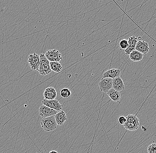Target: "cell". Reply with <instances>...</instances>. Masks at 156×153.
<instances>
[{
    "instance_id": "6da1fadb",
    "label": "cell",
    "mask_w": 156,
    "mask_h": 153,
    "mask_svg": "<svg viewBox=\"0 0 156 153\" xmlns=\"http://www.w3.org/2000/svg\"><path fill=\"white\" fill-rule=\"evenodd\" d=\"M41 126L47 132L53 131L57 127V124L55 119V116L43 117L41 122Z\"/></svg>"
},
{
    "instance_id": "7a4b0ae2",
    "label": "cell",
    "mask_w": 156,
    "mask_h": 153,
    "mask_svg": "<svg viewBox=\"0 0 156 153\" xmlns=\"http://www.w3.org/2000/svg\"><path fill=\"white\" fill-rule=\"evenodd\" d=\"M40 64L38 71L40 74L45 76L51 73L52 70L50 65V61L47 59L45 54L40 55Z\"/></svg>"
},
{
    "instance_id": "3957f363",
    "label": "cell",
    "mask_w": 156,
    "mask_h": 153,
    "mask_svg": "<svg viewBox=\"0 0 156 153\" xmlns=\"http://www.w3.org/2000/svg\"><path fill=\"white\" fill-rule=\"evenodd\" d=\"M28 62L32 70H37L40 64V55L36 53H33L28 56Z\"/></svg>"
},
{
    "instance_id": "277c9868",
    "label": "cell",
    "mask_w": 156,
    "mask_h": 153,
    "mask_svg": "<svg viewBox=\"0 0 156 153\" xmlns=\"http://www.w3.org/2000/svg\"><path fill=\"white\" fill-rule=\"evenodd\" d=\"M45 55L47 59L50 61L59 62L62 59L61 54L59 51L56 49L47 51Z\"/></svg>"
},
{
    "instance_id": "5b68a950",
    "label": "cell",
    "mask_w": 156,
    "mask_h": 153,
    "mask_svg": "<svg viewBox=\"0 0 156 153\" xmlns=\"http://www.w3.org/2000/svg\"><path fill=\"white\" fill-rule=\"evenodd\" d=\"M42 103L43 105L53 109L58 112H60L62 109L61 105L56 100H47L44 98L42 100Z\"/></svg>"
},
{
    "instance_id": "8992f818",
    "label": "cell",
    "mask_w": 156,
    "mask_h": 153,
    "mask_svg": "<svg viewBox=\"0 0 156 153\" xmlns=\"http://www.w3.org/2000/svg\"><path fill=\"white\" fill-rule=\"evenodd\" d=\"M113 79L109 78H103L98 83L99 88L102 92L107 93L112 88Z\"/></svg>"
},
{
    "instance_id": "52a82bcc",
    "label": "cell",
    "mask_w": 156,
    "mask_h": 153,
    "mask_svg": "<svg viewBox=\"0 0 156 153\" xmlns=\"http://www.w3.org/2000/svg\"><path fill=\"white\" fill-rule=\"evenodd\" d=\"M58 112L53 109L44 105L41 106L39 109V115L43 118L55 116V115Z\"/></svg>"
},
{
    "instance_id": "ba28073f",
    "label": "cell",
    "mask_w": 156,
    "mask_h": 153,
    "mask_svg": "<svg viewBox=\"0 0 156 153\" xmlns=\"http://www.w3.org/2000/svg\"><path fill=\"white\" fill-rule=\"evenodd\" d=\"M128 46L126 50H124L125 54L129 55L132 52L135 50V46L137 41L138 38L135 36H131L128 40Z\"/></svg>"
},
{
    "instance_id": "9c48e42d",
    "label": "cell",
    "mask_w": 156,
    "mask_h": 153,
    "mask_svg": "<svg viewBox=\"0 0 156 153\" xmlns=\"http://www.w3.org/2000/svg\"><path fill=\"white\" fill-rule=\"evenodd\" d=\"M135 50L143 55H146L150 50L149 45L144 40L138 41L136 45Z\"/></svg>"
},
{
    "instance_id": "30bf717a",
    "label": "cell",
    "mask_w": 156,
    "mask_h": 153,
    "mask_svg": "<svg viewBox=\"0 0 156 153\" xmlns=\"http://www.w3.org/2000/svg\"><path fill=\"white\" fill-rule=\"evenodd\" d=\"M112 88L118 92L125 89V85L122 79L120 76L113 79Z\"/></svg>"
},
{
    "instance_id": "8fae6325",
    "label": "cell",
    "mask_w": 156,
    "mask_h": 153,
    "mask_svg": "<svg viewBox=\"0 0 156 153\" xmlns=\"http://www.w3.org/2000/svg\"><path fill=\"white\" fill-rule=\"evenodd\" d=\"M139 120L138 118H137L135 120L132 121H126V123L123 125L124 128L130 131H134L138 129L139 128Z\"/></svg>"
},
{
    "instance_id": "7c38bea8",
    "label": "cell",
    "mask_w": 156,
    "mask_h": 153,
    "mask_svg": "<svg viewBox=\"0 0 156 153\" xmlns=\"http://www.w3.org/2000/svg\"><path fill=\"white\" fill-rule=\"evenodd\" d=\"M55 119L57 124L59 126H62L67 120V115L65 112L60 111L55 115Z\"/></svg>"
},
{
    "instance_id": "4fadbf2b",
    "label": "cell",
    "mask_w": 156,
    "mask_h": 153,
    "mask_svg": "<svg viewBox=\"0 0 156 153\" xmlns=\"http://www.w3.org/2000/svg\"><path fill=\"white\" fill-rule=\"evenodd\" d=\"M45 99L47 100L55 99L57 96L56 89L52 87H49L45 89L44 93Z\"/></svg>"
},
{
    "instance_id": "5bb4252c",
    "label": "cell",
    "mask_w": 156,
    "mask_h": 153,
    "mask_svg": "<svg viewBox=\"0 0 156 153\" xmlns=\"http://www.w3.org/2000/svg\"><path fill=\"white\" fill-rule=\"evenodd\" d=\"M121 70L118 69H110L104 72L103 78H109L113 79L120 76Z\"/></svg>"
},
{
    "instance_id": "9a60e30c",
    "label": "cell",
    "mask_w": 156,
    "mask_h": 153,
    "mask_svg": "<svg viewBox=\"0 0 156 153\" xmlns=\"http://www.w3.org/2000/svg\"><path fill=\"white\" fill-rule=\"evenodd\" d=\"M107 94L113 101L121 104L120 100L121 99V96L120 92L116 91L115 90L112 88Z\"/></svg>"
},
{
    "instance_id": "2e32d148",
    "label": "cell",
    "mask_w": 156,
    "mask_h": 153,
    "mask_svg": "<svg viewBox=\"0 0 156 153\" xmlns=\"http://www.w3.org/2000/svg\"><path fill=\"white\" fill-rule=\"evenodd\" d=\"M129 55L131 60L135 62L142 60L143 58V54L136 50L132 52Z\"/></svg>"
},
{
    "instance_id": "e0dca14e",
    "label": "cell",
    "mask_w": 156,
    "mask_h": 153,
    "mask_svg": "<svg viewBox=\"0 0 156 153\" xmlns=\"http://www.w3.org/2000/svg\"><path fill=\"white\" fill-rule=\"evenodd\" d=\"M50 65L52 70L56 73H60L62 70V65L59 62L50 61Z\"/></svg>"
},
{
    "instance_id": "ac0fdd59",
    "label": "cell",
    "mask_w": 156,
    "mask_h": 153,
    "mask_svg": "<svg viewBox=\"0 0 156 153\" xmlns=\"http://www.w3.org/2000/svg\"><path fill=\"white\" fill-rule=\"evenodd\" d=\"M71 95V92L68 88H63L60 91V95L63 98H67Z\"/></svg>"
},
{
    "instance_id": "d6986e66",
    "label": "cell",
    "mask_w": 156,
    "mask_h": 153,
    "mask_svg": "<svg viewBox=\"0 0 156 153\" xmlns=\"http://www.w3.org/2000/svg\"><path fill=\"white\" fill-rule=\"evenodd\" d=\"M119 46L121 49L122 50H126L128 46V40L123 39L120 41L119 43Z\"/></svg>"
},
{
    "instance_id": "ffe728a7",
    "label": "cell",
    "mask_w": 156,
    "mask_h": 153,
    "mask_svg": "<svg viewBox=\"0 0 156 153\" xmlns=\"http://www.w3.org/2000/svg\"><path fill=\"white\" fill-rule=\"evenodd\" d=\"M147 150L148 153H156V143L148 145Z\"/></svg>"
},
{
    "instance_id": "44dd1931",
    "label": "cell",
    "mask_w": 156,
    "mask_h": 153,
    "mask_svg": "<svg viewBox=\"0 0 156 153\" xmlns=\"http://www.w3.org/2000/svg\"><path fill=\"white\" fill-rule=\"evenodd\" d=\"M118 122L119 124L121 125H124L126 122V119L125 116L121 115L118 118Z\"/></svg>"
},
{
    "instance_id": "7402d4cb",
    "label": "cell",
    "mask_w": 156,
    "mask_h": 153,
    "mask_svg": "<svg viewBox=\"0 0 156 153\" xmlns=\"http://www.w3.org/2000/svg\"><path fill=\"white\" fill-rule=\"evenodd\" d=\"M49 153H58V152H57L56 150H52L50 152H49Z\"/></svg>"
}]
</instances>
